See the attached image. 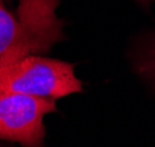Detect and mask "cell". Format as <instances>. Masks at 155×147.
Here are the masks:
<instances>
[{"instance_id":"obj_6","label":"cell","mask_w":155,"mask_h":147,"mask_svg":"<svg viewBox=\"0 0 155 147\" xmlns=\"http://www.w3.org/2000/svg\"><path fill=\"white\" fill-rule=\"evenodd\" d=\"M8 1H11V0H8Z\"/></svg>"},{"instance_id":"obj_2","label":"cell","mask_w":155,"mask_h":147,"mask_svg":"<svg viewBox=\"0 0 155 147\" xmlns=\"http://www.w3.org/2000/svg\"><path fill=\"white\" fill-rule=\"evenodd\" d=\"M82 90L74 64L61 60L28 55L0 68V93H25L57 101Z\"/></svg>"},{"instance_id":"obj_3","label":"cell","mask_w":155,"mask_h":147,"mask_svg":"<svg viewBox=\"0 0 155 147\" xmlns=\"http://www.w3.org/2000/svg\"><path fill=\"white\" fill-rule=\"evenodd\" d=\"M57 111L56 99L15 92L0 93V139L23 147H43L45 116Z\"/></svg>"},{"instance_id":"obj_1","label":"cell","mask_w":155,"mask_h":147,"mask_svg":"<svg viewBox=\"0 0 155 147\" xmlns=\"http://www.w3.org/2000/svg\"><path fill=\"white\" fill-rule=\"evenodd\" d=\"M61 0H19L9 11L0 0V68L28 55L43 54L65 39L56 9Z\"/></svg>"},{"instance_id":"obj_5","label":"cell","mask_w":155,"mask_h":147,"mask_svg":"<svg viewBox=\"0 0 155 147\" xmlns=\"http://www.w3.org/2000/svg\"><path fill=\"white\" fill-rule=\"evenodd\" d=\"M138 4H140V5H143V6H148L149 4H152L154 0H135Z\"/></svg>"},{"instance_id":"obj_4","label":"cell","mask_w":155,"mask_h":147,"mask_svg":"<svg viewBox=\"0 0 155 147\" xmlns=\"http://www.w3.org/2000/svg\"><path fill=\"white\" fill-rule=\"evenodd\" d=\"M127 57L133 74L155 95V26L133 36Z\"/></svg>"}]
</instances>
